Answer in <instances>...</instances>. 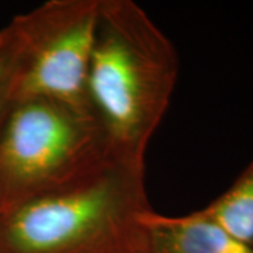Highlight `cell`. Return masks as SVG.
Returning a JSON list of instances; mask_svg holds the SVG:
<instances>
[{"label":"cell","instance_id":"cell-1","mask_svg":"<svg viewBox=\"0 0 253 253\" xmlns=\"http://www.w3.org/2000/svg\"><path fill=\"white\" fill-rule=\"evenodd\" d=\"M179 76L173 42L132 0H100L87 103L113 158L144 165Z\"/></svg>","mask_w":253,"mask_h":253},{"label":"cell","instance_id":"cell-5","mask_svg":"<svg viewBox=\"0 0 253 253\" xmlns=\"http://www.w3.org/2000/svg\"><path fill=\"white\" fill-rule=\"evenodd\" d=\"M144 224L149 253H253L232 239L204 210L169 217L152 208Z\"/></svg>","mask_w":253,"mask_h":253},{"label":"cell","instance_id":"cell-3","mask_svg":"<svg viewBox=\"0 0 253 253\" xmlns=\"http://www.w3.org/2000/svg\"><path fill=\"white\" fill-rule=\"evenodd\" d=\"M113 158L90 113L61 101H11L0 121V214L97 170Z\"/></svg>","mask_w":253,"mask_h":253},{"label":"cell","instance_id":"cell-4","mask_svg":"<svg viewBox=\"0 0 253 253\" xmlns=\"http://www.w3.org/2000/svg\"><path fill=\"white\" fill-rule=\"evenodd\" d=\"M99 4L49 0L10 21L16 44L13 101L55 100L90 113L87 73Z\"/></svg>","mask_w":253,"mask_h":253},{"label":"cell","instance_id":"cell-7","mask_svg":"<svg viewBox=\"0 0 253 253\" xmlns=\"http://www.w3.org/2000/svg\"><path fill=\"white\" fill-rule=\"evenodd\" d=\"M16 68V44L11 28L6 26L0 30V121L9 109L11 86Z\"/></svg>","mask_w":253,"mask_h":253},{"label":"cell","instance_id":"cell-2","mask_svg":"<svg viewBox=\"0 0 253 253\" xmlns=\"http://www.w3.org/2000/svg\"><path fill=\"white\" fill-rule=\"evenodd\" d=\"M144 165L97 170L0 214V253H149Z\"/></svg>","mask_w":253,"mask_h":253},{"label":"cell","instance_id":"cell-6","mask_svg":"<svg viewBox=\"0 0 253 253\" xmlns=\"http://www.w3.org/2000/svg\"><path fill=\"white\" fill-rule=\"evenodd\" d=\"M203 210L232 239L253 252V161L225 193Z\"/></svg>","mask_w":253,"mask_h":253}]
</instances>
